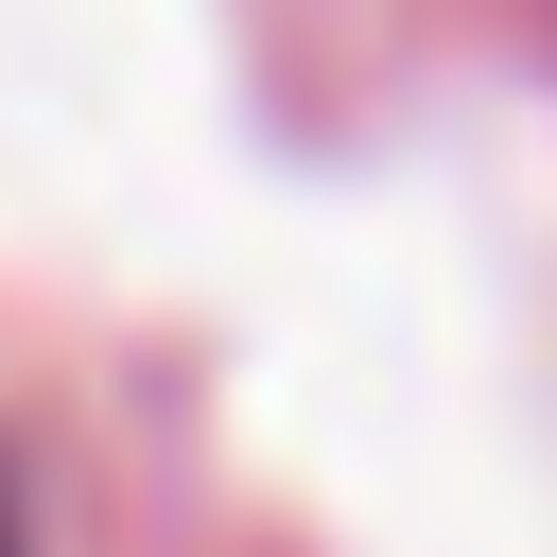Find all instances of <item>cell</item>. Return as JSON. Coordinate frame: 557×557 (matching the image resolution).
I'll return each instance as SVG.
<instances>
[{"label":"cell","mask_w":557,"mask_h":557,"mask_svg":"<svg viewBox=\"0 0 557 557\" xmlns=\"http://www.w3.org/2000/svg\"><path fill=\"white\" fill-rule=\"evenodd\" d=\"M0 557H17V487H0Z\"/></svg>","instance_id":"obj_1"}]
</instances>
